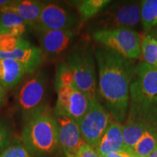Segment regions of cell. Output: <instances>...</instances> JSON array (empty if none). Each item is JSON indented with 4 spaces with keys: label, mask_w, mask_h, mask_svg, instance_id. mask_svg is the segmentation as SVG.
I'll return each mask as SVG.
<instances>
[{
    "label": "cell",
    "mask_w": 157,
    "mask_h": 157,
    "mask_svg": "<svg viewBox=\"0 0 157 157\" xmlns=\"http://www.w3.org/2000/svg\"><path fill=\"white\" fill-rule=\"evenodd\" d=\"M94 50L89 45H79L67 57V66L76 87L89 98L90 103L99 101Z\"/></svg>",
    "instance_id": "277c9868"
},
{
    "label": "cell",
    "mask_w": 157,
    "mask_h": 157,
    "mask_svg": "<svg viewBox=\"0 0 157 157\" xmlns=\"http://www.w3.org/2000/svg\"><path fill=\"white\" fill-rule=\"evenodd\" d=\"M29 25L18 15L11 12H0V29L3 34L21 37Z\"/></svg>",
    "instance_id": "e0dca14e"
},
{
    "label": "cell",
    "mask_w": 157,
    "mask_h": 157,
    "mask_svg": "<svg viewBox=\"0 0 157 157\" xmlns=\"http://www.w3.org/2000/svg\"><path fill=\"white\" fill-rule=\"evenodd\" d=\"M65 157H66V156H65Z\"/></svg>",
    "instance_id": "d6a6232c"
},
{
    "label": "cell",
    "mask_w": 157,
    "mask_h": 157,
    "mask_svg": "<svg viewBox=\"0 0 157 157\" xmlns=\"http://www.w3.org/2000/svg\"><path fill=\"white\" fill-rule=\"evenodd\" d=\"M157 147V125L148 127L133 148L137 157H148Z\"/></svg>",
    "instance_id": "d6986e66"
},
{
    "label": "cell",
    "mask_w": 157,
    "mask_h": 157,
    "mask_svg": "<svg viewBox=\"0 0 157 157\" xmlns=\"http://www.w3.org/2000/svg\"><path fill=\"white\" fill-rule=\"evenodd\" d=\"M24 74V68L18 62L9 58H0V85L4 88L15 87Z\"/></svg>",
    "instance_id": "2e32d148"
},
{
    "label": "cell",
    "mask_w": 157,
    "mask_h": 157,
    "mask_svg": "<svg viewBox=\"0 0 157 157\" xmlns=\"http://www.w3.org/2000/svg\"><path fill=\"white\" fill-rule=\"evenodd\" d=\"M140 23L145 31H150L157 25V0L141 2Z\"/></svg>",
    "instance_id": "ffe728a7"
},
{
    "label": "cell",
    "mask_w": 157,
    "mask_h": 157,
    "mask_svg": "<svg viewBox=\"0 0 157 157\" xmlns=\"http://www.w3.org/2000/svg\"><path fill=\"white\" fill-rule=\"evenodd\" d=\"M23 143L31 156L47 157L58 146L54 116L45 106L24 117Z\"/></svg>",
    "instance_id": "3957f363"
},
{
    "label": "cell",
    "mask_w": 157,
    "mask_h": 157,
    "mask_svg": "<svg viewBox=\"0 0 157 157\" xmlns=\"http://www.w3.org/2000/svg\"><path fill=\"white\" fill-rule=\"evenodd\" d=\"M2 34H3V33H2V30H1V29H0V37H1V36H2Z\"/></svg>",
    "instance_id": "1f68e13d"
},
{
    "label": "cell",
    "mask_w": 157,
    "mask_h": 157,
    "mask_svg": "<svg viewBox=\"0 0 157 157\" xmlns=\"http://www.w3.org/2000/svg\"><path fill=\"white\" fill-rule=\"evenodd\" d=\"M5 97V90L2 86L0 85V104L4 101Z\"/></svg>",
    "instance_id": "f1b7e54d"
},
{
    "label": "cell",
    "mask_w": 157,
    "mask_h": 157,
    "mask_svg": "<svg viewBox=\"0 0 157 157\" xmlns=\"http://www.w3.org/2000/svg\"><path fill=\"white\" fill-rule=\"evenodd\" d=\"M58 133V146L66 157H75L85 143L82 138L78 123L64 115H55Z\"/></svg>",
    "instance_id": "30bf717a"
},
{
    "label": "cell",
    "mask_w": 157,
    "mask_h": 157,
    "mask_svg": "<svg viewBox=\"0 0 157 157\" xmlns=\"http://www.w3.org/2000/svg\"><path fill=\"white\" fill-rule=\"evenodd\" d=\"M98 93L113 121L122 124L129 111V88L136 71L131 60L106 47L96 48Z\"/></svg>",
    "instance_id": "6da1fadb"
},
{
    "label": "cell",
    "mask_w": 157,
    "mask_h": 157,
    "mask_svg": "<svg viewBox=\"0 0 157 157\" xmlns=\"http://www.w3.org/2000/svg\"><path fill=\"white\" fill-rule=\"evenodd\" d=\"M77 23L76 17L56 4H45L38 23L34 27L38 32L54 30H72Z\"/></svg>",
    "instance_id": "8fae6325"
},
{
    "label": "cell",
    "mask_w": 157,
    "mask_h": 157,
    "mask_svg": "<svg viewBox=\"0 0 157 157\" xmlns=\"http://www.w3.org/2000/svg\"><path fill=\"white\" fill-rule=\"evenodd\" d=\"M141 2H126L116 4L107 12L101 29H131L134 30L140 23Z\"/></svg>",
    "instance_id": "9c48e42d"
},
{
    "label": "cell",
    "mask_w": 157,
    "mask_h": 157,
    "mask_svg": "<svg viewBox=\"0 0 157 157\" xmlns=\"http://www.w3.org/2000/svg\"><path fill=\"white\" fill-rule=\"evenodd\" d=\"M13 1H10V0H0V11L7 5H9Z\"/></svg>",
    "instance_id": "83f0119b"
},
{
    "label": "cell",
    "mask_w": 157,
    "mask_h": 157,
    "mask_svg": "<svg viewBox=\"0 0 157 157\" xmlns=\"http://www.w3.org/2000/svg\"><path fill=\"white\" fill-rule=\"evenodd\" d=\"M46 88V74L43 71L37 72L22 86L17 96V104L23 117L46 105L44 104Z\"/></svg>",
    "instance_id": "ba28073f"
},
{
    "label": "cell",
    "mask_w": 157,
    "mask_h": 157,
    "mask_svg": "<svg viewBox=\"0 0 157 157\" xmlns=\"http://www.w3.org/2000/svg\"><path fill=\"white\" fill-rule=\"evenodd\" d=\"M148 157H157V147L154 151H153V153H151Z\"/></svg>",
    "instance_id": "4dcf8cb0"
},
{
    "label": "cell",
    "mask_w": 157,
    "mask_h": 157,
    "mask_svg": "<svg viewBox=\"0 0 157 157\" xmlns=\"http://www.w3.org/2000/svg\"><path fill=\"white\" fill-rule=\"evenodd\" d=\"M11 129L5 121L0 120V152L11 145Z\"/></svg>",
    "instance_id": "d4e9b609"
},
{
    "label": "cell",
    "mask_w": 157,
    "mask_h": 157,
    "mask_svg": "<svg viewBox=\"0 0 157 157\" xmlns=\"http://www.w3.org/2000/svg\"><path fill=\"white\" fill-rule=\"evenodd\" d=\"M44 55L41 48L27 41L22 47L9 53L0 52V58H9L18 62L24 68L25 74L30 75L40 67L44 60Z\"/></svg>",
    "instance_id": "7c38bea8"
},
{
    "label": "cell",
    "mask_w": 157,
    "mask_h": 157,
    "mask_svg": "<svg viewBox=\"0 0 157 157\" xmlns=\"http://www.w3.org/2000/svg\"><path fill=\"white\" fill-rule=\"evenodd\" d=\"M26 42L27 40L21 37L3 34L0 37V52L9 53L22 47Z\"/></svg>",
    "instance_id": "603a6c76"
},
{
    "label": "cell",
    "mask_w": 157,
    "mask_h": 157,
    "mask_svg": "<svg viewBox=\"0 0 157 157\" xmlns=\"http://www.w3.org/2000/svg\"><path fill=\"white\" fill-rule=\"evenodd\" d=\"M93 38L95 42L116 51L129 60L141 58L143 38L133 29H98L93 34Z\"/></svg>",
    "instance_id": "5b68a950"
},
{
    "label": "cell",
    "mask_w": 157,
    "mask_h": 157,
    "mask_svg": "<svg viewBox=\"0 0 157 157\" xmlns=\"http://www.w3.org/2000/svg\"><path fill=\"white\" fill-rule=\"evenodd\" d=\"M150 31H151V34L149 35H150V36H151L153 38H154L155 39H156L157 40V25L156 26H155L154 28H153Z\"/></svg>",
    "instance_id": "f546056e"
},
{
    "label": "cell",
    "mask_w": 157,
    "mask_h": 157,
    "mask_svg": "<svg viewBox=\"0 0 157 157\" xmlns=\"http://www.w3.org/2000/svg\"><path fill=\"white\" fill-rule=\"evenodd\" d=\"M111 4L110 0H84L76 4L82 21L96 15Z\"/></svg>",
    "instance_id": "44dd1931"
},
{
    "label": "cell",
    "mask_w": 157,
    "mask_h": 157,
    "mask_svg": "<svg viewBox=\"0 0 157 157\" xmlns=\"http://www.w3.org/2000/svg\"><path fill=\"white\" fill-rule=\"evenodd\" d=\"M45 4L36 0L13 1L0 12H11L22 17L29 26L34 27L38 23Z\"/></svg>",
    "instance_id": "9a60e30c"
},
{
    "label": "cell",
    "mask_w": 157,
    "mask_h": 157,
    "mask_svg": "<svg viewBox=\"0 0 157 157\" xmlns=\"http://www.w3.org/2000/svg\"><path fill=\"white\" fill-rule=\"evenodd\" d=\"M105 157H137L133 151L129 150V149H124L121 151L113 153V154H109Z\"/></svg>",
    "instance_id": "4316f807"
},
{
    "label": "cell",
    "mask_w": 157,
    "mask_h": 157,
    "mask_svg": "<svg viewBox=\"0 0 157 157\" xmlns=\"http://www.w3.org/2000/svg\"><path fill=\"white\" fill-rule=\"evenodd\" d=\"M58 95L55 115H64L78 122L90 106L85 94L76 87L75 82L55 86Z\"/></svg>",
    "instance_id": "8992f818"
},
{
    "label": "cell",
    "mask_w": 157,
    "mask_h": 157,
    "mask_svg": "<svg viewBox=\"0 0 157 157\" xmlns=\"http://www.w3.org/2000/svg\"><path fill=\"white\" fill-rule=\"evenodd\" d=\"M113 120L100 101L90 104L82 119L78 122L85 143L95 148Z\"/></svg>",
    "instance_id": "52a82bcc"
},
{
    "label": "cell",
    "mask_w": 157,
    "mask_h": 157,
    "mask_svg": "<svg viewBox=\"0 0 157 157\" xmlns=\"http://www.w3.org/2000/svg\"><path fill=\"white\" fill-rule=\"evenodd\" d=\"M127 120L157 125V68L141 62L129 88Z\"/></svg>",
    "instance_id": "7a4b0ae2"
},
{
    "label": "cell",
    "mask_w": 157,
    "mask_h": 157,
    "mask_svg": "<svg viewBox=\"0 0 157 157\" xmlns=\"http://www.w3.org/2000/svg\"><path fill=\"white\" fill-rule=\"evenodd\" d=\"M75 157H100V156L95 148L87 143H84L78 150Z\"/></svg>",
    "instance_id": "484cf974"
},
{
    "label": "cell",
    "mask_w": 157,
    "mask_h": 157,
    "mask_svg": "<svg viewBox=\"0 0 157 157\" xmlns=\"http://www.w3.org/2000/svg\"><path fill=\"white\" fill-rule=\"evenodd\" d=\"M0 157H32L21 142L12 143L8 148L0 152Z\"/></svg>",
    "instance_id": "cb8c5ba5"
},
{
    "label": "cell",
    "mask_w": 157,
    "mask_h": 157,
    "mask_svg": "<svg viewBox=\"0 0 157 157\" xmlns=\"http://www.w3.org/2000/svg\"><path fill=\"white\" fill-rule=\"evenodd\" d=\"M100 157L126 149L122 133V124L113 121L95 148Z\"/></svg>",
    "instance_id": "5bb4252c"
},
{
    "label": "cell",
    "mask_w": 157,
    "mask_h": 157,
    "mask_svg": "<svg viewBox=\"0 0 157 157\" xmlns=\"http://www.w3.org/2000/svg\"><path fill=\"white\" fill-rule=\"evenodd\" d=\"M41 50L50 56H58L67 50L74 37L73 30H54L39 32Z\"/></svg>",
    "instance_id": "4fadbf2b"
},
{
    "label": "cell",
    "mask_w": 157,
    "mask_h": 157,
    "mask_svg": "<svg viewBox=\"0 0 157 157\" xmlns=\"http://www.w3.org/2000/svg\"><path fill=\"white\" fill-rule=\"evenodd\" d=\"M150 127L151 126L140 121H125L122 124V133L125 148L133 151L137 142Z\"/></svg>",
    "instance_id": "ac0fdd59"
},
{
    "label": "cell",
    "mask_w": 157,
    "mask_h": 157,
    "mask_svg": "<svg viewBox=\"0 0 157 157\" xmlns=\"http://www.w3.org/2000/svg\"><path fill=\"white\" fill-rule=\"evenodd\" d=\"M141 57L143 62L157 68V40L149 34L141 42Z\"/></svg>",
    "instance_id": "7402d4cb"
}]
</instances>
